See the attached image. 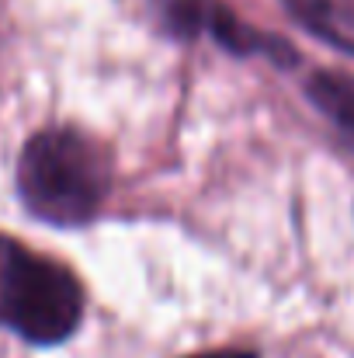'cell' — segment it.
<instances>
[{"label":"cell","mask_w":354,"mask_h":358,"mask_svg":"<svg viewBox=\"0 0 354 358\" xmlns=\"http://www.w3.org/2000/svg\"><path fill=\"white\" fill-rule=\"evenodd\" d=\"M219 3L223 0H153L160 24L174 38H195L198 31H205Z\"/></svg>","instance_id":"5"},{"label":"cell","mask_w":354,"mask_h":358,"mask_svg":"<svg viewBox=\"0 0 354 358\" xmlns=\"http://www.w3.org/2000/svg\"><path fill=\"white\" fill-rule=\"evenodd\" d=\"M77 275L17 240L0 237V324L31 345H59L80 327Z\"/></svg>","instance_id":"2"},{"label":"cell","mask_w":354,"mask_h":358,"mask_svg":"<svg viewBox=\"0 0 354 358\" xmlns=\"http://www.w3.org/2000/svg\"><path fill=\"white\" fill-rule=\"evenodd\" d=\"M306 98L330 122L341 139L354 150V73L344 70H316L306 80Z\"/></svg>","instance_id":"3"},{"label":"cell","mask_w":354,"mask_h":358,"mask_svg":"<svg viewBox=\"0 0 354 358\" xmlns=\"http://www.w3.org/2000/svg\"><path fill=\"white\" fill-rule=\"evenodd\" d=\"M285 10L320 42L354 56V10L344 0H285Z\"/></svg>","instance_id":"4"},{"label":"cell","mask_w":354,"mask_h":358,"mask_svg":"<svg viewBox=\"0 0 354 358\" xmlns=\"http://www.w3.org/2000/svg\"><path fill=\"white\" fill-rule=\"evenodd\" d=\"M112 188L108 153L70 125L35 132L17 160V192L24 209L52 227H87Z\"/></svg>","instance_id":"1"},{"label":"cell","mask_w":354,"mask_h":358,"mask_svg":"<svg viewBox=\"0 0 354 358\" xmlns=\"http://www.w3.org/2000/svg\"><path fill=\"white\" fill-rule=\"evenodd\" d=\"M188 358H257V355L243 352V348H223V352H202V355H188Z\"/></svg>","instance_id":"6"}]
</instances>
